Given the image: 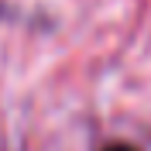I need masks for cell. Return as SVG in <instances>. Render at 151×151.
<instances>
[{
  "label": "cell",
  "instance_id": "1",
  "mask_svg": "<svg viewBox=\"0 0 151 151\" xmlns=\"http://www.w3.org/2000/svg\"><path fill=\"white\" fill-rule=\"evenodd\" d=\"M103 151H134L131 144H110V148H103Z\"/></svg>",
  "mask_w": 151,
  "mask_h": 151
}]
</instances>
